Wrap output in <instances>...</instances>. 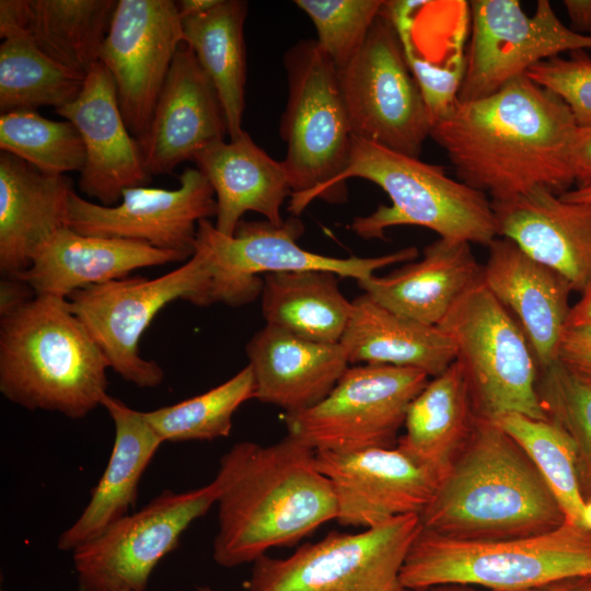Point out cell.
Masks as SVG:
<instances>
[{"label":"cell","mask_w":591,"mask_h":591,"mask_svg":"<svg viewBox=\"0 0 591 591\" xmlns=\"http://www.w3.org/2000/svg\"><path fill=\"white\" fill-rule=\"evenodd\" d=\"M30 0L0 1V37L5 39L27 38Z\"/></svg>","instance_id":"cell-43"},{"label":"cell","mask_w":591,"mask_h":591,"mask_svg":"<svg viewBox=\"0 0 591 591\" xmlns=\"http://www.w3.org/2000/svg\"><path fill=\"white\" fill-rule=\"evenodd\" d=\"M532 461L564 511L566 521L582 525L586 502L575 445L566 431L551 419L510 413L494 420Z\"/></svg>","instance_id":"cell-35"},{"label":"cell","mask_w":591,"mask_h":591,"mask_svg":"<svg viewBox=\"0 0 591 591\" xmlns=\"http://www.w3.org/2000/svg\"><path fill=\"white\" fill-rule=\"evenodd\" d=\"M383 0H296L313 22L320 47L337 70L345 68L359 53Z\"/></svg>","instance_id":"cell-39"},{"label":"cell","mask_w":591,"mask_h":591,"mask_svg":"<svg viewBox=\"0 0 591 591\" xmlns=\"http://www.w3.org/2000/svg\"><path fill=\"white\" fill-rule=\"evenodd\" d=\"M477 418L460 363L428 381L407 408L396 447L441 478L466 443Z\"/></svg>","instance_id":"cell-30"},{"label":"cell","mask_w":591,"mask_h":591,"mask_svg":"<svg viewBox=\"0 0 591 591\" xmlns=\"http://www.w3.org/2000/svg\"><path fill=\"white\" fill-rule=\"evenodd\" d=\"M558 360L591 380V337L578 329L565 328L558 349Z\"/></svg>","instance_id":"cell-41"},{"label":"cell","mask_w":591,"mask_h":591,"mask_svg":"<svg viewBox=\"0 0 591 591\" xmlns=\"http://www.w3.org/2000/svg\"><path fill=\"white\" fill-rule=\"evenodd\" d=\"M288 101L280 135L287 143L282 165L291 187L289 211L298 216L314 199L343 202L352 131L337 69L316 39L300 40L285 55Z\"/></svg>","instance_id":"cell-7"},{"label":"cell","mask_w":591,"mask_h":591,"mask_svg":"<svg viewBox=\"0 0 591 591\" xmlns=\"http://www.w3.org/2000/svg\"><path fill=\"white\" fill-rule=\"evenodd\" d=\"M246 13V1L220 0L209 11L182 21L184 44L193 49L219 95L231 140L244 131Z\"/></svg>","instance_id":"cell-32"},{"label":"cell","mask_w":591,"mask_h":591,"mask_svg":"<svg viewBox=\"0 0 591 591\" xmlns=\"http://www.w3.org/2000/svg\"><path fill=\"white\" fill-rule=\"evenodd\" d=\"M337 275L306 270L263 277L262 311L267 325L301 338L338 344L352 312Z\"/></svg>","instance_id":"cell-31"},{"label":"cell","mask_w":591,"mask_h":591,"mask_svg":"<svg viewBox=\"0 0 591 591\" xmlns=\"http://www.w3.org/2000/svg\"><path fill=\"white\" fill-rule=\"evenodd\" d=\"M212 260L197 241L194 255L158 278L124 277L72 292L68 302L104 354L109 368L139 387L164 379L158 362L141 357L139 341L154 316L169 303L185 300L209 305Z\"/></svg>","instance_id":"cell-8"},{"label":"cell","mask_w":591,"mask_h":591,"mask_svg":"<svg viewBox=\"0 0 591 591\" xmlns=\"http://www.w3.org/2000/svg\"><path fill=\"white\" fill-rule=\"evenodd\" d=\"M78 591H85L83 588L79 587Z\"/></svg>","instance_id":"cell-54"},{"label":"cell","mask_w":591,"mask_h":591,"mask_svg":"<svg viewBox=\"0 0 591 591\" xmlns=\"http://www.w3.org/2000/svg\"><path fill=\"white\" fill-rule=\"evenodd\" d=\"M483 282L512 314L528 337L538 368L558 360L570 310L569 282L525 254L515 243L496 237L488 245Z\"/></svg>","instance_id":"cell-22"},{"label":"cell","mask_w":591,"mask_h":591,"mask_svg":"<svg viewBox=\"0 0 591 591\" xmlns=\"http://www.w3.org/2000/svg\"><path fill=\"white\" fill-rule=\"evenodd\" d=\"M349 364L412 368L437 376L455 360L452 338L439 326L398 315L363 293L339 341Z\"/></svg>","instance_id":"cell-29"},{"label":"cell","mask_w":591,"mask_h":591,"mask_svg":"<svg viewBox=\"0 0 591 591\" xmlns=\"http://www.w3.org/2000/svg\"><path fill=\"white\" fill-rule=\"evenodd\" d=\"M394 591H404L401 586H398Z\"/></svg>","instance_id":"cell-53"},{"label":"cell","mask_w":591,"mask_h":591,"mask_svg":"<svg viewBox=\"0 0 591 591\" xmlns=\"http://www.w3.org/2000/svg\"><path fill=\"white\" fill-rule=\"evenodd\" d=\"M530 591H591V576L569 577Z\"/></svg>","instance_id":"cell-47"},{"label":"cell","mask_w":591,"mask_h":591,"mask_svg":"<svg viewBox=\"0 0 591 591\" xmlns=\"http://www.w3.org/2000/svg\"><path fill=\"white\" fill-rule=\"evenodd\" d=\"M576 576H591V532L566 521L545 534L493 542L454 541L421 529L398 583L405 590L459 583L530 591Z\"/></svg>","instance_id":"cell-5"},{"label":"cell","mask_w":591,"mask_h":591,"mask_svg":"<svg viewBox=\"0 0 591 591\" xmlns=\"http://www.w3.org/2000/svg\"><path fill=\"white\" fill-rule=\"evenodd\" d=\"M0 149L51 175L81 172L85 163L84 144L74 125L33 109L0 115Z\"/></svg>","instance_id":"cell-37"},{"label":"cell","mask_w":591,"mask_h":591,"mask_svg":"<svg viewBox=\"0 0 591 591\" xmlns=\"http://www.w3.org/2000/svg\"><path fill=\"white\" fill-rule=\"evenodd\" d=\"M566 328H591V283L581 292L580 299L570 306Z\"/></svg>","instance_id":"cell-46"},{"label":"cell","mask_w":591,"mask_h":591,"mask_svg":"<svg viewBox=\"0 0 591 591\" xmlns=\"http://www.w3.org/2000/svg\"><path fill=\"white\" fill-rule=\"evenodd\" d=\"M101 406L115 426L113 449L88 505L58 537L57 548L62 552H73L93 541L128 514L137 501L140 479L163 443L146 420L143 412L129 407L108 393Z\"/></svg>","instance_id":"cell-27"},{"label":"cell","mask_w":591,"mask_h":591,"mask_svg":"<svg viewBox=\"0 0 591 591\" xmlns=\"http://www.w3.org/2000/svg\"><path fill=\"white\" fill-rule=\"evenodd\" d=\"M228 124L219 95L193 49L182 44L158 96L147 131L137 139L147 173H171L223 141Z\"/></svg>","instance_id":"cell-19"},{"label":"cell","mask_w":591,"mask_h":591,"mask_svg":"<svg viewBox=\"0 0 591 591\" xmlns=\"http://www.w3.org/2000/svg\"><path fill=\"white\" fill-rule=\"evenodd\" d=\"M317 466L332 484L336 521L370 529L396 517L420 514L441 477L397 447L352 452H316Z\"/></svg>","instance_id":"cell-18"},{"label":"cell","mask_w":591,"mask_h":591,"mask_svg":"<svg viewBox=\"0 0 591 591\" xmlns=\"http://www.w3.org/2000/svg\"><path fill=\"white\" fill-rule=\"evenodd\" d=\"M85 76L51 59L28 38L5 39L0 45V112L61 108L79 96Z\"/></svg>","instance_id":"cell-34"},{"label":"cell","mask_w":591,"mask_h":591,"mask_svg":"<svg viewBox=\"0 0 591 591\" xmlns=\"http://www.w3.org/2000/svg\"><path fill=\"white\" fill-rule=\"evenodd\" d=\"M302 232L303 224L297 219H289L280 227L267 220H242L234 235L227 236L204 219L198 224L197 241L210 252L212 276L218 285L255 294L263 290L260 274L320 270L359 281L383 267L418 256L415 246L376 257L324 256L298 245Z\"/></svg>","instance_id":"cell-15"},{"label":"cell","mask_w":591,"mask_h":591,"mask_svg":"<svg viewBox=\"0 0 591 591\" xmlns=\"http://www.w3.org/2000/svg\"><path fill=\"white\" fill-rule=\"evenodd\" d=\"M577 127L559 96L522 74L487 96L457 100L430 137L459 181L500 200L535 188L558 196L570 190L569 147Z\"/></svg>","instance_id":"cell-1"},{"label":"cell","mask_w":591,"mask_h":591,"mask_svg":"<svg viewBox=\"0 0 591 591\" xmlns=\"http://www.w3.org/2000/svg\"><path fill=\"white\" fill-rule=\"evenodd\" d=\"M404 591H490L487 589L468 586V584H459V583H449V584H438L426 588L410 589Z\"/></svg>","instance_id":"cell-49"},{"label":"cell","mask_w":591,"mask_h":591,"mask_svg":"<svg viewBox=\"0 0 591 591\" xmlns=\"http://www.w3.org/2000/svg\"><path fill=\"white\" fill-rule=\"evenodd\" d=\"M472 36L459 101L487 96L537 62L591 49V36L567 27L547 0L529 16L518 0L470 3Z\"/></svg>","instance_id":"cell-14"},{"label":"cell","mask_w":591,"mask_h":591,"mask_svg":"<svg viewBox=\"0 0 591 591\" xmlns=\"http://www.w3.org/2000/svg\"><path fill=\"white\" fill-rule=\"evenodd\" d=\"M351 177L376 184L391 199L390 206L352 220L350 229L363 239H384L395 225H419L441 239L487 246L498 237L491 200L440 165L352 136L341 184Z\"/></svg>","instance_id":"cell-6"},{"label":"cell","mask_w":591,"mask_h":591,"mask_svg":"<svg viewBox=\"0 0 591 591\" xmlns=\"http://www.w3.org/2000/svg\"><path fill=\"white\" fill-rule=\"evenodd\" d=\"M253 398L286 413L308 409L336 385L349 362L343 346L308 340L267 325L246 345Z\"/></svg>","instance_id":"cell-24"},{"label":"cell","mask_w":591,"mask_h":591,"mask_svg":"<svg viewBox=\"0 0 591 591\" xmlns=\"http://www.w3.org/2000/svg\"><path fill=\"white\" fill-rule=\"evenodd\" d=\"M183 43V23L175 1H117L99 61L114 79L120 112L136 139L149 127Z\"/></svg>","instance_id":"cell-16"},{"label":"cell","mask_w":591,"mask_h":591,"mask_svg":"<svg viewBox=\"0 0 591 591\" xmlns=\"http://www.w3.org/2000/svg\"><path fill=\"white\" fill-rule=\"evenodd\" d=\"M188 259L138 241L84 235L65 227L35 250L28 268L16 277L36 294L67 299L77 290L127 277L139 268Z\"/></svg>","instance_id":"cell-23"},{"label":"cell","mask_w":591,"mask_h":591,"mask_svg":"<svg viewBox=\"0 0 591 591\" xmlns=\"http://www.w3.org/2000/svg\"><path fill=\"white\" fill-rule=\"evenodd\" d=\"M253 395L254 376L247 364L202 394L143 412V416L163 442L209 441L230 434L234 413Z\"/></svg>","instance_id":"cell-36"},{"label":"cell","mask_w":591,"mask_h":591,"mask_svg":"<svg viewBox=\"0 0 591 591\" xmlns=\"http://www.w3.org/2000/svg\"><path fill=\"white\" fill-rule=\"evenodd\" d=\"M525 74L559 96L578 126L591 125V57L583 49L537 62Z\"/></svg>","instance_id":"cell-40"},{"label":"cell","mask_w":591,"mask_h":591,"mask_svg":"<svg viewBox=\"0 0 591 591\" xmlns=\"http://www.w3.org/2000/svg\"><path fill=\"white\" fill-rule=\"evenodd\" d=\"M419 520L424 531L444 538L493 542L548 533L566 517L520 445L477 416Z\"/></svg>","instance_id":"cell-3"},{"label":"cell","mask_w":591,"mask_h":591,"mask_svg":"<svg viewBox=\"0 0 591 591\" xmlns=\"http://www.w3.org/2000/svg\"><path fill=\"white\" fill-rule=\"evenodd\" d=\"M220 0H179L175 1L181 20L205 13L216 7Z\"/></svg>","instance_id":"cell-48"},{"label":"cell","mask_w":591,"mask_h":591,"mask_svg":"<svg viewBox=\"0 0 591 591\" xmlns=\"http://www.w3.org/2000/svg\"><path fill=\"white\" fill-rule=\"evenodd\" d=\"M428 381L412 368L348 367L321 402L285 414L287 434L315 452L396 447L407 408Z\"/></svg>","instance_id":"cell-11"},{"label":"cell","mask_w":591,"mask_h":591,"mask_svg":"<svg viewBox=\"0 0 591 591\" xmlns=\"http://www.w3.org/2000/svg\"><path fill=\"white\" fill-rule=\"evenodd\" d=\"M536 390L548 419L571 439L586 500L591 498V380L559 360L538 368Z\"/></svg>","instance_id":"cell-38"},{"label":"cell","mask_w":591,"mask_h":591,"mask_svg":"<svg viewBox=\"0 0 591 591\" xmlns=\"http://www.w3.org/2000/svg\"><path fill=\"white\" fill-rule=\"evenodd\" d=\"M421 530L418 514L396 517L359 533L331 532L293 554L253 563L247 591H394L408 549Z\"/></svg>","instance_id":"cell-10"},{"label":"cell","mask_w":591,"mask_h":591,"mask_svg":"<svg viewBox=\"0 0 591 591\" xmlns=\"http://www.w3.org/2000/svg\"><path fill=\"white\" fill-rule=\"evenodd\" d=\"M216 480L185 491L165 489L72 552L85 591H144L157 565L184 532L217 503Z\"/></svg>","instance_id":"cell-13"},{"label":"cell","mask_w":591,"mask_h":591,"mask_svg":"<svg viewBox=\"0 0 591 591\" xmlns=\"http://www.w3.org/2000/svg\"><path fill=\"white\" fill-rule=\"evenodd\" d=\"M439 326L453 340L476 415L495 420L517 413L547 419L538 398V363L522 327L479 282L450 310Z\"/></svg>","instance_id":"cell-9"},{"label":"cell","mask_w":591,"mask_h":591,"mask_svg":"<svg viewBox=\"0 0 591 591\" xmlns=\"http://www.w3.org/2000/svg\"><path fill=\"white\" fill-rule=\"evenodd\" d=\"M115 0H30L27 38L62 66L86 74L99 62Z\"/></svg>","instance_id":"cell-33"},{"label":"cell","mask_w":591,"mask_h":591,"mask_svg":"<svg viewBox=\"0 0 591 591\" xmlns=\"http://www.w3.org/2000/svg\"><path fill=\"white\" fill-rule=\"evenodd\" d=\"M213 560L234 568L291 546L336 520V497L316 452L290 436L235 443L219 462Z\"/></svg>","instance_id":"cell-2"},{"label":"cell","mask_w":591,"mask_h":591,"mask_svg":"<svg viewBox=\"0 0 591 591\" xmlns=\"http://www.w3.org/2000/svg\"><path fill=\"white\" fill-rule=\"evenodd\" d=\"M66 175L46 174L20 158L0 153V271L24 273L35 250L67 227L73 193Z\"/></svg>","instance_id":"cell-26"},{"label":"cell","mask_w":591,"mask_h":591,"mask_svg":"<svg viewBox=\"0 0 591 591\" xmlns=\"http://www.w3.org/2000/svg\"><path fill=\"white\" fill-rule=\"evenodd\" d=\"M582 525L591 532V498L587 499L582 510Z\"/></svg>","instance_id":"cell-51"},{"label":"cell","mask_w":591,"mask_h":591,"mask_svg":"<svg viewBox=\"0 0 591 591\" xmlns=\"http://www.w3.org/2000/svg\"><path fill=\"white\" fill-rule=\"evenodd\" d=\"M568 201L591 202V188H575L560 196Z\"/></svg>","instance_id":"cell-50"},{"label":"cell","mask_w":591,"mask_h":591,"mask_svg":"<svg viewBox=\"0 0 591 591\" xmlns=\"http://www.w3.org/2000/svg\"><path fill=\"white\" fill-rule=\"evenodd\" d=\"M1 591H2V589H1Z\"/></svg>","instance_id":"cell-55"},{"label":"cell","mask_w":591,"mask_h":591,"mask_svg":"<svg viewBox=\"0 0 591 591\" xmlns=\"http://www.w3.org/2000/svg\"><path fill=\"white\" fill-rule=\"evenodd\" d=\"M569 165L577 188H591V125L577 127L569 147Z\"/></svg>","instance_id":"cell-42"},{"label":"cell","mask_w":591,"mask_h":591,"mask_svg":"<svg viewBox=\"0 0 591 591\" xmlns=\"http://www.w3.org/2000/svg\"><path fill=\"white\" fill-rule=\"evenodd\" d=\"M35 296L32 287L20 277H2L0 282V316L12 313Z\"/></svg>","instance_id":"cell-44"},{"label":"cell","mask_w":591,"mask_h":591,"mask_svg":"<svg viewBox=\"0 0 591 591\" xmlns=\"http://www.w3.org/2000/svg\"><path fill=\"white\" fill-rule=\"evenodd\" d=\"M56 113L82 138L85 163L79 186L86 196L114 206L125 189L149 182L138 141L120 112L114 79L100 61L86 73L79 96Z\"/></svg>","instance_id":"cell-20"},{"label":"cell","mask_w":591,"mask_h":591,"mask_svg":"<svg viewBox=\"0 0 591 591\" xmlns=\"http://www.w3.org/2000/svg\"><path fill=\"white\" fill-rule=\"evenodd\" d=\"M196 591H213V589L210 586H198Z\"/></svg>","instance_id":"cell-52"},{"label":"cell","mask_w":591,"mask_h":591,"mask_svg":"<svg viewBox=\"0 0 591 591\" xmlns=\"http://www.w3.org/2000/svg\"><path fill=\"white\" fill-rule=\"evenodd\" d=\"M193 161L215 192V228L220 233L233 236L247 211L263 215L277 227L285 223L280 209L291 195L287 172L246 131L230 142L205 148Z\"/></svg>","instance_id":"cell-28"},{"label":"cell","mask_w":591,"mask_h":591,"mask_svg":"<svg viewBox=\"0 0 591 591\" xmlns=\"http://www.w3.org/2000/svg\"><path fill=\"white\" fill-rule=\"evenodd\" d=\"M216 212L210 183L197 167H187L177 188H127L121 202L114 206L91 202L73 192L67 227L80 234L138 241L190 258L199 222Z\"/></svg>","instance_id":"cell-17"},{"label":"cell","mask_w":591,"mask_h":591,"mask_svg":"<svg viewBox=\"0 0 591 591\" xmlns=\"http://www.w3.org/2000/svg\"><path fill=\"white\" fill-rule=\"evenodd\" d=\"M571 28L580 34L591 36V0H565Z\"/></svg>","instance_id":"cell-45"},{"label":"cell","mask_w":591,"mask_h":591,"mask_svg":"<svg viewBox=\"0 0 591 591\" xmlns=\"http://www.w3.org/2000/svg\"><path fill=\"white\" fill-rule=\"evenodd\" d=\"M109 364L67 299L36 294L0 321V392L28 410L85 417L107 394Z\"/></svg>","instance_id":"cell-4"},{"label":"cell","mask_w":591,"mask_h":591,"mask_svg":"<svg viewBox=\"0 0 591 591\" xmlns=\"http://www.w3.org/2000/svg\"><path fill=\"white\" fill-rule=\"evenodd\" d=\"M491 206L498 236L560 274L572 291L591 283V202L535 188Z\"/></svg>","instance_id":"cell-21"},{"label":"cell","mask_w":591,"mask_h":591,"mask_svg":"<svg viewBox=\"0 0 591 591\" xmlns=\"http://www.w3.org/2000/svg\"><path fill=\"white\" fill-rule=\"evenodd\" d=\"M483 281L480 265L465 241L439 237L424 257L385 276L357 281L372 300L409 320L439 325L454 304Z\"/></svg>","instance_id":"cell-25"},{"label":"cell","mask_w":591,"mask_h":591,"mask_svg":"<svg viewBox=\"0 0 591 591\" xmlns=\"http://www.w3.org/2000/svg\"><path fill=\"white\" fill-rule=\"evenodd\" d=\"M337 74L352 135L419 158L432 124L397 31L382 11L359 53Z\"/></svg>","instance_id":"cell-12"}]
</instances>
